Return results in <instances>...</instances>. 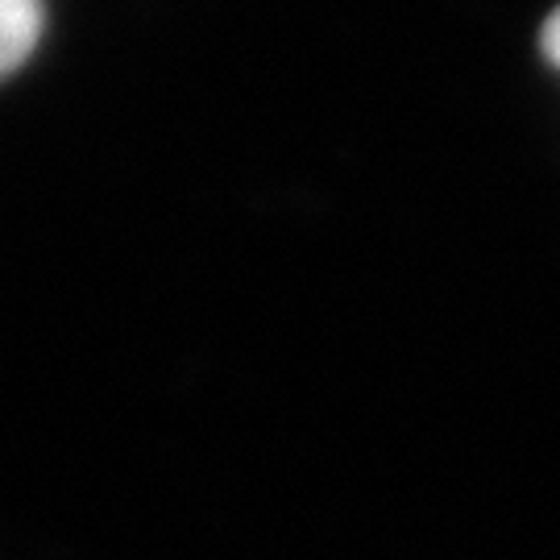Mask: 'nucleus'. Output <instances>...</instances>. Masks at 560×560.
<instances>
[{
	"label": "nucleus",
	"mask_w": 560,
	"mask_h": 560,
	"mask_svg": "<svg viewBox=\"0 0 560 560\" xmlns=\"http://www.w3.org/2000/svg\"><path fill=\"white\" fill-rule=\"evenodd\" d=\"M42 0H0V80L18 71L38 46Z\"/></svg>",
	"instance_id": "f257e3e1"
},
{
	"label": "nucleus",
	"mask_w": 560,
	"mask_h": 560,
	"mask_svg": "<svg viewBox=\"0 0 560 560\" xmlns=\"http://www.w3.org/2000/svg\"><path fill=\"white\" fill-rule=\"evenodd\" d=\"M544 55H548L552 67H560V9L548 18V25H544Z\"/></svg>",
	"instance_id": "f03ea898"
}]
</instances>
